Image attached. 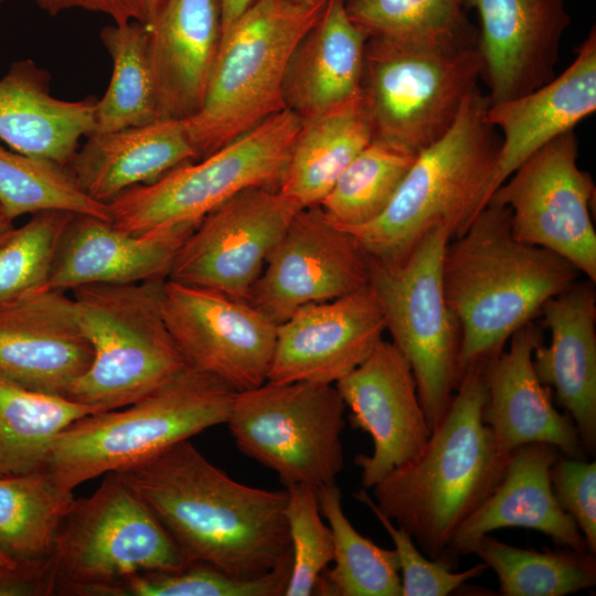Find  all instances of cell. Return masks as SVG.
<instances>
[{
    "mask_svg": "<svg viewBox=\"0 0 596 596\" xmlns=\"http://www.w3.org/2000/svg\"><path fill=\"white\" fill-rule=\"evenodd\" d=\"M116 472L150 508L188 562L247 579L291 558L286 489L266 490L232 479L190 439Z\"/></svg>",
    "mask_w": 596,
    "mask_h": 596,
    "instance_id": "obj_1",
    "label": "cell"
},
{
    "mask_svg": "<svg viewBox=\"0 0 596 596\" xmlns=\"http://www.w3.org/2000/svg\"><path fill=\"white\" fill-rule=\"evenodd\" d=\"M486 360L465 369L422 454L372 488L376 508L432 560L445 554L458 526L500 485L510 457L483 422Z\"/></svg>",
    "mask_w": 596,
    "mask_h": 596,
    "instance_id": "obj_2",
    "label": "cell"
},
{
    "mask_svg": "<svg viewBox=\"0 0 596 596\" xmlns=\"http://www.w3.org/2000/svg\"><path fill=\"white\" fill-rule=\"evenodd\" d=\"M510 217L507 206L488 203L444 252V290L460 327L462 373L502 351L517 330L581 275L562 256L517 240Z\"/></svg>",
    "mask_w": 596,
    "mask_h": 596,
    "instance_id": "obj_3",
    "label": "cell"
},
{
    "mask_svg": "<svg viewBox=\"0 0 596 596\" xmlns=\"http://www.w3.org/2000/svg\"><path fill=\"white\" fill-rule=\"evenodd\" d=\"M489 104L488 96L473 88L449 130L417 152L383 213L343 228L368 257L400 262L432 230L443 227L451 238L467 231L486 206L501 142L486 120Z\"/></svg>",
    "mask_w": 596,
    "mask_h": 596,
    "instance_id": "obj_4",
    "label": "cell"
},
{
    "mask_svg": "<svg viewBox=\"0 0 596 596\" xmlns=\"http://www.w3.org/2000/svg\"><path fill=\"white\" fill-rule=\"evenodd\" d=\"M235 391L185 366L121 411L86 415L55 437L44 471L72 490L119 471L201 432L225 424Z\"/></svg>",
    "mask_w": 596,
    "mask_h": 596,
    "instance_id": "obj_5",
    "label": "cell"
},
{
    "mask_svg": "<svg viewBox=\"0 0 596 596\" xmlns=\"http://www.w3.org/2000/svg\"><path fill=\"white\" fill-rule=\"evenodd\" d=\"M327 0H254L221 35L200 110L184 118L201 158L286 109L290 57Z\"/></svg>",
    "mask_w": 596,
    "mask_h": 596,
    "instance_id": "obj_6",
    "label": "cell"
},
{
    "mask_svg": "<svg viewBox=\"0 0 596 596\" xmlns=\"http://www.w3.org/2000/svg\"><path fill=\"white\" fill-rule=\"evenodd\" d=\"M164 281L93 284L71 290L94 355L67 398L104 411L121 408L187 366L163 318Z\"/></svg>",
    "mask_w": 596,
    "mask_h": 596,
    "instance_id": "obj_7",
    "label": "cell"
},
{
    "mask_svg": "<svg viewBox=\"0 0 596 596\" xmlns=\"http://www.w3.org/2000/svg\"><path fill=\"white\" fill-rule=\"evenodd\" d=\"M482 74L472 40L423 43L369 36L362 94L375 137L415 152L443 137Z\"/></svg>",
    "mask_w": 596,
    "mask_h": 596,
    "instance_id": "obj_8",
    "label": "cell"
},
{
    "mask_svg": "<svg viewBox=\"0 0 596 596\" xmlns=\"http://www.w3.org/2000/svg\"><path fill=\"white\" fill-rule=\"evenodd\" d=\"M54 595L109 596L117 582L189 563L156 515L116 472L75 499L47 557Z\"/></svg>",
    "mask_w": 596,
    "mask_h": 596,
    "instance_id": "obj_9",
    "label": "cell"
},
{
    "mask_svg": "<svg viewBox=\"0 0 596 596\" xmlns=\"http://www.w3.org/2000/svg\"><path fill=\"white\" fill-rule=\"evenodd\" d=\"M449 232L423 236L400 262L368 257L369 279L392 342L408 361L430 430L446 412L462 376L461 333L443 283V257Z\"/></svg>",
    "mask_w": 596,
    "mask_h": 596,
    "instance_id": "obj_10",
    "label": "cell"
},
{
    "mask_svg": "<svg viewBox=\"0 0 596 596\" xmlns=\"http://www.w3.org/2000/svg\"><path fill=\"white\" fill-rule=\"evenodd\" d=\"M300 125L297 114L284 109L214 152L126 190L108 203L111 222L130 233L199 223L245 189H277Z\"/></svg>",
    "mask_w": 596,
    "mask_h": 596,
    "instance_id": "obj_11",
    "label": "cell"
},
{
    "mask_svg": "<svg viewBox=\"0 0 596 596\" xmlns=\"http://www.w3.org/2000/svg\"><path fill=\"white\" fill-rule=\"evenodd\" d=\"M345 404L336 385H262L234 395L226 425L238 449L287 488L336 483L344 466Z\"/></svg>",
    "mask_w": 596,
    "mask_h": 596,
    "instance_id": "obj_12",
    "label": "cell"
},
{
    "mask_svg": "<svg viewBox=\"0 0 596 596\" xmlns=\"http://www.w3.org/2000/svg\"><path fill=\"white\" fill-rule=\"evenodd\" d=\"M577 146L574 130L556 137L530 156L488 203L510 210L517 240L562 256L595 283V185L577 164Z\"/></svg>",
    "mask_w": 596,
    "mask_h": 596,
    "instance_id": "obj_13",
    "label": "cell"
},
{
    "mask_svg": "<svg viewBox=\"0 0 596 596\" xmlns=\"http://www.w3.org/2000/svg\"><path fill=\"white\" fill-rule=\"evenodd\" d=\"M162 313L187 366L235 392L267 381L277 324L249 301L166 279Z\"/></svg>",
    "mask_w": 596,
    "mask_h": 596,
    "instance_id": "obj_14",
    "label": "cell"
},
{
    "mask_svg": "<svg viewBox=\"0 0 596 596\" xmlns=\"http://www.w3.org/2000/svg\"><path fill=\"white\" fill-rule=\"evenodd\" d=\"M299 210L276 188L236 193L199 222L168 279L249 301L269 254Z\"/></svg>",
    "mask_w": 596,
    "mask_h": 596,
    "instance_id": "obj_15",
    "label": "cell"
},
{
    "mask_svg": "<svg viewBox=\"0 0 596 596\" xmlns=\"http://www.w3.org/2000/svg\"><path fill=\"white\" fill-rule=\"evenodd\" d=\"M369 283L368 256L355 237L313 205L291 220L249 302L278 326L304 306L342 297Z\"/></svg>",
    "mask_w": 596,
    "mask_h": 596,
    "instance_id": "obj_16",
    "label": "cell"
},
{
    "mask_svg": "<svg viewBox=\"0 0 596 596\" xmlns=\"http://www.w3.org/2000/svg\"><path fill=\"white\" fill-rule=\"evenodd\" d=\"M386 323L374 288L310 304L277 326L267 381L334 385L373 352Z\"/></svg>",
    "mask_w": 596,
    "mask_h": 596,
    "instance_id": "obj_17",
    "label": "cell"
},
{
    "mask_svg": "<svg viewBox=\"0 0 596 596\" xmlns=\"http://www.w3.org/2000/svg\"><path fill=\"white\" fill-rule=\"evenodd\" d=\"M336 387L350 423L370 435L371 455L360 454L355 465L361 483L372 489L391 470L424 450L430 436L408 361L393 342L382 340L369 358Z\"/></svg>",
    "mask_w": 596,
    "mask_h": 596,
    "instance_id": "obj_18",
    "label": "cell"
},
{
    "mask_svg": "<svg viewBox=\"0 0 596 596\" xmlns=\"http://www.w3.org/2000/svg\"><path fill=\"white\" fill-rule=\"evenodd\" d=\"M93 355L65 291L41 289L0 308V375L6 379L66 397Z\"/></svg>",
    "mask_w": 596,
    "mask_h": 596,
    "instance_id": "obj_19",
    "label": "cell"
},
{
    "mask_svg": "<svg viewBox=\"0 0 596 596\" xmlns=\"http://www.w3.org/2000/svg\"><path fill=\"white\" fill-rule=\"evenodd\" d=\"M509 340V349L487 359L483 365L487 400L482 417L499 451L510 456L523 445L545 443L564 456L585 458L573 419L556 409L552 390L534 371L532 356L543 342L541 329L531 321Z\"/></svg>",
    "mask_w": 596,
    "mask_h": 596,
    "instance_id": "obj_20",
    "label": "cell"
},
{
    "mask_svg": "<svg viewBox=\"0 0 596 596\" xmlns=\"http://www.w3.org/2000/svg\"><path fill=\"white\" fill-rule=\"evenodd\" d=\"M477 10V43L490 104L530 93L554 77L561 38L570 23L564 0H465Z\"/></svg>",
    "mask_w": 596,
    "mask_h": 596,
    "instance_id": "obj_21",
    "label": "cell"
},
{
    "mask_svg": "<svg viewBox=\"0 0 596 596\" xmlns=\"http://www.w3.org/2000/svg\"><path fill=\"white\" fill-rule=\"evenodd\" d=\"M199 223L183 222L130 233L110 220L74 214L66 226L44 289L168 279L183 242Z\"/></svg>",
    "mask_w": 596,
    "mask_h": 596,
    "instance_id": "obj_22",
    "label": "cell"
},
{
    "mask_svg": "<svg viewBox=\"0 0 596 596\" xmlns=\"http://www.w3.org/2000/svg\"><path fill=\"white\" fill-rule=\"evenodd\" d=\"M596 110V31L581 44L573 63L541 87L489 104L486 120L502 132L486 205L492 193L535 151Z\"/></svg>",
    "mask_w": 596,
    "mask_h": 596,
    "instance_id": "obj_23",
    "label": "cell"
},
{
    "mask_svg": "<svg viewBox=\"0 0 596 596\" xmlns=\"http://www.w3.org/2000/svg\"><path fill=\"white\" fill-rule=\"evenodd\" d=\"M560 455L545 443L512 451L502 481L458 526L440 560L456 570L459 557L472 553L483 535L505 528L539 531L561 547L588 551L577 524L560 507L552 489L550 470Z\"/></svg>",
    "mask_w": 596,
    "mask_h": 596,
    "instance_id": "obj_24",
    "label": "cell"
},
{
    "mask_svg": "<svg viewBox=\"0 0 596 596\" xmlns=\"http://www.w3.org/2000/svg\"><path fill=\"white\" fill-rule=\"evenodd\" d=\"M145 26L161 119L193 116L220 46L219 0H159Z\"/></svg>",
    "mask_w": 596,
    "mask_h": 596,
    "instance_id": "obj_25",
    "label": "cell"
},
{
    "mask_svg": "<svg viewBox=\"0 0 596 596\" xmlns=\"http://www.w3.org/2000/svg\"><path fill=\"white\" fill-rule=\"evenodd\" d=\"M541 313L550 329L549 345L533 351L543 385L573 419L586 455L596 450V292L594 281H576L549 299Z\"/></svg>",
    "mask_w": 596,
    "mask_h": 596,
    "instance_id": "obj_26",
    "label": "cell"
},
{
    "mask_svg": "<svg viewBox=\"0 0 596 596\" xmlns=\"http://www.w3.org/2000/svg\"><path fill=\"white\" fill-rule=\"evenodd\" d=\"M50 73L30 58L0 78V140L11 150L67 167L81 139L95 130L97 98L63 100L51 93Z\"/></svg>",
    "mask_w": 596,
    "mask_h": 596,
    "instance_id": "obj_27",
    "label": "cell"
},
{
    "mask_svg": "<svg viewBox=\"0 0 596 596\" xmlns=\"http://www.w3.org/2000/svg\"><path fill=\"white\" fill-rule=\"evenodd\" d=\"M199 159L185 119H161L89 135L66 168L89 198L108 205L126 190Z\"/></svg>",
    "mask_w": 596,
    "mask_h": 596,
    "instance_id": "obj_28",
    "label": "cell"
},
{
    "mask_svg": "<svg viewBox=\"0 0 596 596\" xmlns=\"http://www.w3.org/2000/svg\"><path fill=\"white\" fill-rule=\"evenodd\" d=\"M368 38L349 17L344 0H327L288 63L286 109L304 119L359 96Z\"/></svg>",
    "mask_w": 596,
    "mask_h": 596,
    "instance_id": "obj_29",
    "label": "cell"
},
{
    "mask_svg": "<svg viewBox=\"0 0 596 596\" xmlns=\"http://www.w3.org/2000/svg\"><path fill=\"white\" fill-rule=\"evenodd\" d=\"M375 137L363 94L301 119L277 191L299 209L319 205Z\"/></svg>",
    "mask_w": 596,
    "mask_h": 596,
    "instance_id": "obj_30",
    "label": "cell"
},
{
    "mask_svg": "<svg viewBox=\"0 0 596 596\" xmlns=\"http://www.w3.org/2000/svg\"><path fill=\"white\" fill-rule=\"evenodd\" d=\"M99 412L105 411L31 391L0 375V479L43 471L57 434Z\"/></svg>",
    "mask_w": 596,
    "mask_h": 596,
    "instance_id": "obj_31",
    "label": "cell"
},
{
    "mask_svg": "<svg viewBox=\"0 0 596 596\" xmlns=\"http://www.w3.org/2000/svg\"><path fill=\"white\" fill-rule=\"evenodd\" d=\"M317 493L334 544L333 566L322 573L317 595L402 596L394 549L379 546L356 531L343 511L336 483L318 488Z\"/></svg>",
    "mask_w": 596,
    "mask_h": 596,
    "instance_id": "obj_32",
    "label": "cell"
},
{
    "mask_svg": "<svg viewBox=\"0 0 596 596\" xmlns=\"http://www.w3.org/2000/svg\"><path fill=\"white\" fill-rule=\"evenodd\" d=\"M75 500L43 470L0 479V550L17 563L47 558Z\"/></svg>",
    "mask_w": 596,
    "mask_h": 596,
    "instance_id": "obj_33",
    "label": "cell"
},
{
    "mask_svg": "<svg viewBox=\"0 0 596 596\" xmlns=\"http://www.w3.org/2000/svg\"><path fill=\"white\" fill-rule=\"evenodd\" d=\"M99 36L111 58L113 71L104 96L96 102L94 132H109L161 120L145 24L113 23L103 28Z\"/></svg>",
    "mask_w": 596,
    "mask_h": 596,
    "instance_id": "obj_34",
    "label": "cell"
},
{
    "mask_svg": "<svg viewBox=\"0 0 596 596\" xmlns=\"http://www.w3.org/2000/svg\"><path fill=\"white\" fill-rule=\"evenodd\" d=\"M472 553L494 571L503 596H564L596 585V557L588 551L525 550L487 534Z\"/></svg>",
    "mask_w": 596,
    "mask_h": 596,
    "instance_id": "obj_35",
    "label": "cell"
},
{
    "mask_svg": "<svg viewBox=\"0 0 596 596\" xmlns=\"http://www.w3.org/2000/svg\"><path fill=\"white\" fill-rule=\"evenodd\" d=\"M416 155L403 146L374 137L319 203L326 217L342 228H352L380 216Z\"/></svg>",
    "mask_w": 596,
    "mask_h": 596,
    "instance_id": "obj_36",
    "label": "cell"
},
{
    "mask_svg": "<svg viewBox=\"0 0 596 596\" xmlns=\"http://www.w3.org/2000/svg\"><path fill=\"white\" fill-rule=\"evenodd\" d=\"M0 203L14 220L64 210L110 220L107 204L89 198L66 167L0 146Z\"/></svg>",
    "mask_w": 596,
    "mask_h": 596,
    "instance_id": "obj_37",
    "label": "cell"
},
{
    "mask_svg": "<svg viewBox=\"0 0 596 596\" xmlns=\"http://www.w3.org/2000/svg\"><path fill=\"white\" fill-rule=\"evenodd\" d=\"M344 6L369 36L423 43L471 40L465 0H344Z\"/></svg>",
    "mask_w": 596,
    "mask_h": 596,
    "instance_id": "obj_38",
    "label": "cell"
},
{
    "mask_svg": "<svg viewBox=\"0 0 596 596\" xmlns=\"http://www.w3.org/2000/svg\"><path fill=\"white\" fill-rule=\"evenodd\" d=\"M75 213L45 210L0 242V308L45 288L62 235Z\"/></svg>",
    "mask_w": 596,
    "mask_h": 596,
    "instance_id": "obj_39",
    "label": "cell"
},
{
    "mask_svg": "<svg viewBox=\"0 0 596 596\" xmlns=\"http://www.w3.org/2000/svg\"><path fill=\"white\" fill-rule=\"evenodd\" d=\"M291 560L266 575L238 578L201 562L180 568L130 575L110 587L109 596H284Z\"/></svg>",
    "mask_w": 596,
    "mask_h": 596,
    "instance_id": "obj_40",
    "label": "cell"
},
{
    "mask_svg": "<svg viewBox=\"0 0 596 596\" xmlns=\"http://www.w3.org/2000/svg\"><path fill=\"white\" fill-rule=\"evenodd\" d=\"M286 491L291 572L285 596L317 595L320 577L333 561L332 533L322 520L317 488L295 485Z\"/></svg>",
    "mask_w": 596,
    "mask_h": 596,
    "instance_id": "obj_41",
    "label": "cell"
},
{
    "mask_svg": "<svg viewBox=\"0 0 596 596\" xmlns=\"http://www.w3.org/2000/svg\"><path fill=\"white\" fill-rule=\"evenodd\" d=\"M353 497L372 511L393 541L400 565L402 596H446L488 568L481 562L466 571L455 572L445 561L427 557L416 547L409 533L396 526L376 508L366 489L361 488Z\"/></svg>",
    "mask_w": 596,
    "mask_h": 596,
    "instance_id": "obj_42",
    "label": "cell"
},
{
    "mask_svg": "<svg viewBox=\"0 0 596 596\" xmlns=\"http://www.w3.org/2000/svg\"><path fill=\"white\" fill-rule=\"evenodd\" d=\"M552 489L560 507L582 532L588 552L596 554V462L564 455L550 470Z\"/></svg>",
    "mask_w": 596,
    "mask_h": 596,
    "instance_id": "obj_43",
    "label": "cell"
},
{
    "mask_svg": "<svg viewBox=\"0 0 596 596\" xmlns=\"http://www.w3.org/2000/svg\"><path fill=\"white\" fill-rule=\"evenodd\" d=\"M10 0H0V6ZM49 15L68 10H84L107 15L114 23L139 22L146 24L159 0H24Z\"/></svg>",
    "mask_w": 596,
    "mask_h": 596,
    "instance_id": "obj_44",
    "label": "cell"
},
{
    "mask_svg": "<svg viewBox=\"0 0 596 596\" xmlns=\"http://www.w3.org/2000/svg\"><path fill=\"white\" fill-rule=\"evenodd\" d=\"M55 579L49 558L0 566V596H53Z\"/></svg>",
    "mask_w": 596,
    "mask_h": 596,
    "instance_id": "obj_45",
    "label": "cell"
},
{
    "mask_svg": "<svg viewBox=\"0 0 596 596\" xmlns=\"http://www.w3.org/2000/svg\"><path fill=\"white\" fill-rule=\"evenodd\" d=\"M221 10V35L254 2V0H219Z\"/></svg>",
    "mask_w": 596,
    "mask_h": 596,
    "instance_id": "obj_46",
    "label": "cell"
},
{
    "mask_svg": "<svg viewBox=\"0 0 596 596\" xmlns=\"http://www.w3.org/2000/svg\"><path fill=\"white\" fill-rule=\"evenodd\" d=\"M14 227V219L6 211L0 203V242L8 235V233Z\"/></svg>",
    "mask_w": 596,
    "mask_h": 596,
    "instance_id": "obj_47",
    "label": "cell"
},
{
    "mask_svg": "<svg viewBox=\"0 0 596 596\" xmlns=\"http://www.w3.org/2000/svg\"><path fill=\"white\" fill-rule=\"evenodd\" d=\"M18 563L0 550V566L12 567Z\"/></svg>",
    "mask_w": 596,
    "mask_h": 596,
    "instance_id": "obj_48",
    "label": "cell"
},
{
    "mask_svg": "<svg viewBox=\"0 0 596 596\" xmlns=\"http://www.w3.org/2000/svg\"><path fill=\"white\" fill-rule=\"evenodd\" d=\"M290 1H294V2H312V1H316V0H290Z\"/></svg>",
    "mask_w": 596,
    "mask_h": 596,
    "instance_id": "obj_49",
    "label": "cell"
}]
</instances>
